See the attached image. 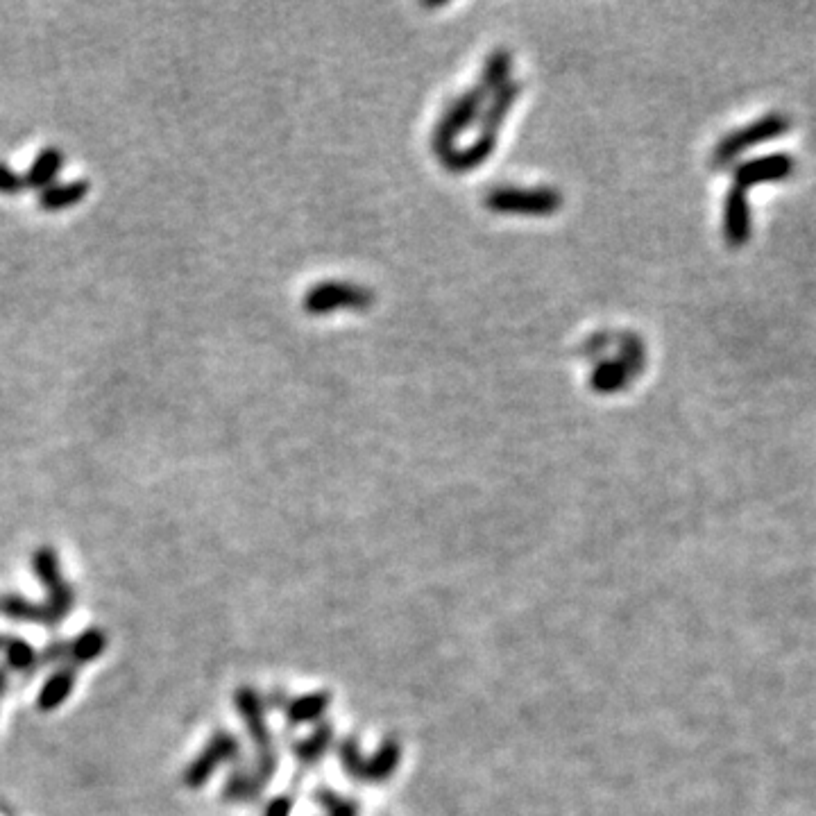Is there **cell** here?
Listing matches in <instances>:
<instances>
[{
    "label": "cell",
    "mask_w": 816,
    "mask_h": 816,
    "mask_svg": "<svg viewBox=\"0 0 816 816\" xmlns=\"http://www.w3.org/2000/svg\"><path fill=\"white\" fill-rule=\"evenodd\" d=\"M789 130V118L780 112H771L767 116L758 118L751 125L739 127V130L730 132L726 139L719 141L717 150H714V164L726 166L733 161L737 155H742L744 150L758 146V143L778 139V136L787 134Z\"/></svg>",
    "instance_id": "1"
},
{
    "label": "cell",
    "mask_w": 816,
    "mask_h": 816,
    "mask_svg": "<svg viewBox=\"0 0 816 816\" xmlns=\"http://www.w3.org/2000/svg\"><path fill=\"white\" fill-rule=\"evenodd\" d=\"M560 198L549 189H501L488 198V207L495 211H513V214H549L558 209Z\"/></svg>",
    "instance_id": "2"
},
{
    "label": "cell",
    "mask_w": 816,
    "mask_h": 816,
    "mask_svg": "<svg viewBox=\"0 0 816 816\" xmlns=\"http://www.w3.org/2000/svg\"><path fill=\"white\" fill-rule=\"evenodd\" d=\"M372 302V295L361 291V288L350 286V284H320L316 288H311L304 297V309L309 313H329L336 311L340 306H354V309H361V306H368Z\"/></svg>",
    "instance_id": "3"
},
{
    "label": "cell",
    "mask_w": 816,
    "mask_h": 816,
    "mask_svg": "<svg viewBox=\"0 0 816 816\" xmlns=\"http://www.w3.org/2000/svg\"><path fill=\"white\" fill-rule=\"evenodd\" d=\"M794 173V159L785 155V152H776V155L748 159L744 164L735 168V184L739 189L748 191L751 186L760 182H778L785 180Z\"/></svg>",
    "instance_id": "4"
},
{
    "label": "cell",
    "mask_w": 816,
    "mask_h": 816,
    "mask_svg": "<svg viewBox=\"0 0 816 816\" xmlns=\"http://www.w3.org/2000/svg\"><path fill=\"white\" fill-rule=\"evenodd\" d=\"M724 232L726 241L739 248L751 236V207H748V191L733 186L724 204Z\"/></svg>",
    "instance_id": "5"
},
{
    "label": "cell",
    "mask_w": 816,
    "mask_h": 816,
    "mask_svg": "<svg viewBox=\"0 0 816 816\" xmlns=\"http://www.w3.org/2000/svg\"><path fill=\"white\" fill-rule=\"evenodd\" d=\"M479 107H481V91L479 89L470 91L467 96H463L461 100H458L438 125V132H436L438 146L440 148H449V143H452L456 136L465 130L467 125H470V121L476 116V112H479Z\"/></svg>",
    "instance_id": "6"
},
{
    "label": "cell",
    "mask_w": 816,
    "mask_h": 816,
    "mask_svg": "<svg viewBox=\"0 0 816 816\" xmlns=\"http://www.w3.org/2000/svg\"><path fill=\"white\" fill-rule=\"evenodd\" d=\"M62 168H64V152L55 146L44 148L37 157H34L28 173L23 175L25 184H28V189L44 191L48 189V186L55 184L57 175L62 173Z\"/></svg>",
    "instance_id": "7"
},
{
    "label": "cell",
    "mask_w": 816,
    "mask_h": 816,
    "mask_svg": "<svg viewBox=\"0 0 816 816\" xmlns=\"http://www.w3.org/2000/svg\"><path fill=\"white\" fill-rule=\"evenodd\" d=\"M91 191L89 180H73L64 184H53L48 189L41 191L39 195V207L48 211V214H55V211H64L68 207H75L84 198H87Z\"/></svg>",
    "instance_id": "8"
},
{
    "label": "cell",
    "mask_w": 816,
    "mask_h": 816,
    "mask_svg": "<svg viewBox=\"0 0 816 816\" xmlns=\"http://www.w3.org/2000/svg\"><path fill=\"white\" fill-rule=\"evenodd\" d=\"M626 374H628V370H626V365L622 361L603 365V368H599L597 374H594V388L603 390V393H610V390L622 388Z\"/></svg>",
    "instance_id": "9"
},
{
    "label": "cell",
    "mask_w": 816,
    "mask_h": 816,
    "mask_svg": "<svg viewBox=\"0 0 816 816\" xmlns=\"http://www.w3.org/2000/svg\"><path fill=\"white\" fill-rule=\"evenodd\" d=\"M28 189V184H25V177L14 173L10 166L0 164V193L3 195H19Z\"/></svg>",
    "instance_id": "10"
},
{
    "label": "cell",
    "mask_w": 816,
    "mask_h": 816,
    "mask_svg": "<svg viewBox=\"0 0 816 816\" xmlns=\"http://www.w3.org/2000/svg\"><path fill=\"white\" fill-rule=\"evenodd\" d=\"M508 66H510V57L506 53H497L495 57H492L488 62L486 84H490V87H497L499 82H504L506 73H508Z\"/></svg>",
    "instance_id": "11"
}]
</instances>
